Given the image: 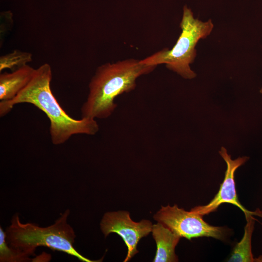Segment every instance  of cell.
Here are the masks:
<instances>
[{
	"label": "cell",
	"mask_w": 262,
	"mask_h": 262,
	"mask_svg": "<svg viewBox=\"0 0 262 262\" xmlns=\"http://www.w3.org/2000/svg\"><path fill=\"white\" fill-rule=\"evenodd\" d=\"M51 79L52 71L49 64H44L35 69L30 82L14 98L0 101V116L8 114L17 104L28 103L34 105L49 119L51 140L56 145L65 143L75 134H96L99 126L95 119H75L63 109L50 89Z\"/></svg>",
	"instance_id": "obj_1"
},
{
	"label": "cell",
	"mask_w": 262,
	"mask_h": 262,
	"mask_svg": "<svg viewBox=\"0 0 262 262\" xmlns=\"http://www.w3.org/2000/svg\"><path fill=\"white\" fill-rule=\"evenodd\" d=\"M157 66L129 59L106 63L96 70L89 84V94L81 107L82 118L105 119L115 111V98L133 90L140 76L152 72Z\"/></svg>",
	"instance_id": "obj_2"
},
{
	"label": "cell",
	"mask_w": 262,
	"mask_h": 262,
	"mask_svg": "<svg viewBox=\"0 0 262 262\" xmlns=\"http://www.w3.org/2000/svg\"><path fill=\"white\" fill-rule=\"evenodd\" d=\"M69 210H66L55 223L47 227H41L31 223H23L18 214L14 215L6 233L8 245L31 257L40 246L67 253L83 262H97L81 255L74 247L76 235L67 220Z\"/></svg>",
	"instance_id": "obj_3"
},
{
	"label": "cell",
	"mask_w": 262,
	"mask_h": 262,
	"mask_svg": "<svg viewBox=\"0 0 262 262\" xmlns=\"http://www.w3.org/2000/svg\"><path fill=\"white\" fill-rule=\"evenodd\" d=\"M213 27L211 19L202 21L195 18L191 10L185 5L180 23L181 32L173 47L164 49L140 62L149 66L164 64L182 78L192 79L196 76L190 67L196 56V46L211 34Z\"/></svg>",
	"instance_id": "obj_4"
},
{
	"label": "cell",
	"mask_w": 262,
	"mask_h": 262,
	"mask_svg": "<svg viewBox=\"0 0 262 262\" xmlns=\"http://www.w3.org/2000/svg\"><path fill=\"white\" fill-rule=\"evenodd\" d=\"M153 218L180 238L191 240L193 238L210 237L222 239L224 237V228L212 226L203 219L202 215L191 211H186L176 205L162 206Z\"/></svg>",
	"instance_id": "obj_5"
},
{
	"label": "cell",
	"mask_w": 262,
	"mask_h": 262,
	"mask_svg": "<svg viewBox=\"0 0 262 262\" xmlns=\"http://www.w3.org/2000/svg\"><path fill=\"white\" fill-rule=\"evenodd\" d=\"M152 223L147 220L135 222L131 220L127 211L108 212L104 214L100 229L105 237L115 233L123 239L128 248L124 262H127L138 252L137 246L140 240L152 231Z\"/></svg>",
	"instance_id": "obj_6"
},
{
	"label": "cell",
	"mask_w": 262,
	"mask_h": 262,
	"mask_svg": "<svg viewBox=\"0 0 262 262\" xmlns=\"http://www.w3.org/2000/svg\"><path fill=\"white\" fill-rule=\"evenodd\" d=\"M219 153L227 164L225 178L220 185L219 190L214 198L208 204L196 206L191 211L203 216L216 211L221 204L228 203L238 207L244 212L245 217L248 214L257 215L262 217V213L260 212H251L246 209L239 201L237 195L234 173L236 169L244 164L249 158L244 156L232 160L231 156L228 153L226 148L223 147H221Z\"/></svg>",
	"instance_id": "obj_7"
},
{
	"label": "cell",
	"mask_w": 262,
	"mask_h": 262,
	"mask_svg": "<svg viewBox=\"0 0 262 262\" xmlns=\"http://www.w3.org/2000/svg\"><path fill=\"white\" fill-rule=\"evenodd\" d=\"M152 236L157 246L154 262H175L178 259L175 252L176 246L180 238L162 223L152 226Z\"/></svg>",
	"instance_id": "obj_8"
},
{
	"label": "cell",
	"mask_w": 262,
	"mask_h": 262,
	"mask_svg": "<svg viewBox=\"0 0 262 262\" xmlns=\"http://www.w3.org/2000/svg\"><path fill=\"white\" fill-rule=\"evenodd\" d=\"M35 69L27 65L11 73L0 75V100L14 98L31 80Z\"/></svg>",
	"instance_id": "obj_9"
},
{
	"label": "cell",
	"mask_w": 262,
	"mask_h": 262,
	"mask_svg": "<svg viewBox=\"0 0 262 262\" xmlns=\"http://www.w3.org/2000/svg\"><path fill=\"white\" fill-rule=\"evenodd\" d=\"M252 215L248 214L246 217L247 222L245 227L244 236L241 240L235 245L228 262H255L251 250V238L255 223Z\"/></svg>",
	"instance_id": "obj_10"
},
{
	"label": "cell",
	"mask_w": 262,
	"mask_h": 262,
	"mask_svg": "<svg viewBox=\"0 0 262 262\" xmlns=\"http://www.w3.org/2000/svg\"><path fill=\"white\" fill-rule=\"evenodd\" d=\"M32 61L30 52L15 49L0 57V71L10 69L12 71L20 68Z\"/></svg>",
	"instance_id": "obj_11"
},
{
	"label": "cell",
	"mask_w": 262,
	"mask_h": 262,
	"mask_svg": "<svg viewBox=\"0 0 262 262\" xmlns=\"http://www.w3.org/2000/svg\"><path fill=\"white\" fill-rule=\"evenodd\" d=\"M30 257L10 246L7 242L6 233L0 227V262H22L31 260Z\"/></svg>",
	"instance_id": "obj_12"
},
{
	"label": "cell",
	"mask_w": 262,
	"mask_h": 262,
	"mask_svg": "<svg viewBox=\"0 0 262 262\" xmlns=\"http://www.w3.org/2000/svg\"><path fill=\"white\" fill-rule=\"evenodd\" d=\"M255 262H262V256H260L258 258L255 259Z\"/></svg>",
	"instance_id": "obj_13"
},
{
	"label": "cell",
	"mask_w": 262,
	"mask_h": 262,
	"mask_svg": "<svg viewBox=\"0 0 262 262\" xmlns=\"http://www.w3.org/2000/svg\"><path fill=\"white\" fill-rule=\"evenodd\" d=\"M260 93L262 94V87H261L260 90Z\"/></svg>",
	"instance_id": "obj_14"
}]
</instances>
